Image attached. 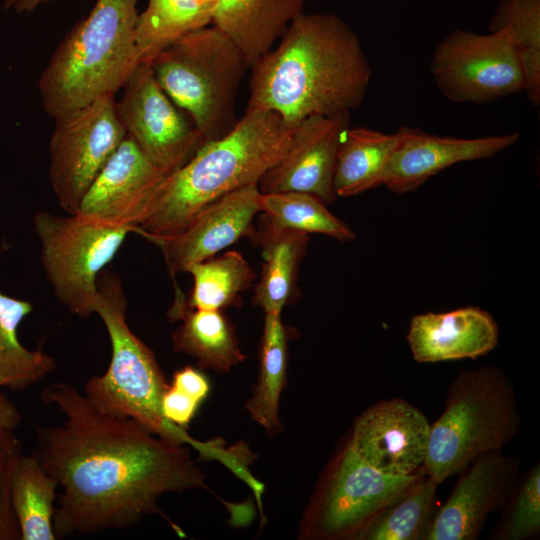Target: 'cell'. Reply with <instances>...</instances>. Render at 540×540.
Returning <instances> with one entry per match:
<instances>
[{
  "instance_id": "6da1fadb",
  "label": "cell",
  "mask_w": 540,
  "mask_h": 540,
  "mask_svg": "<svg viewBox=\"0 0 540 540\" xmlns=\"http://www.w3.org/2000/svg\"><path fill=\"white\" fill-rule=\"evenodd\" d=\"M63 421L34 426L32 454L62 489L54 515L56 538L123 530L161 515L165 493L209 489L190 446L162 438L131 418L97 409L76 387L56 382L41 392Z\"/></svg>"
},
{
  "instance_id": "7a4b0ae2",
  "label": "cell",
  "mask_w": 540,
  "mask_h": 540,
  "mask_svg": "<svg viewBox=\"0 0 540 540\" xmlns=\"http://www.w3.org/2000/svg\"><path fill=\"white\" fill-rule=\"evenodd\" d=\"M250 69L246 111H271L293 128L310 116L350 114L371 80L358 34L332 13L299 14Z\"/></svg>"
},
{
  "instance_id": "3957f363",
  "label": "cell",
  "mask_w": 540,
  "mask_h": 540,
  "mask_svg": "<svg viewBox=\"0 0 540 540\" xmlns=\"http://www.w3.org/2000/svg\"><path fill=\"white\" fill-rule=\"evenodd\" d=\"M293 130L271 111H245L229 132L204 142L183 166L165 177L137 233L145 238L173 235L218 198L258 185L286 152Z\"/></svg>"
},
{
  "instance_id": "277c9868",
  "label": "cell",
  "mask_w": 540,
  "mask_h": 540,
  "mask_svg": "<svg viewBox=\"0 0 540 540\" xmlns=\"http://www.w3.org/2000/svg\"><path fill=\"white\" fill-rule=\"evenodd\" d=\"M101 298L96 314L110 338V364L100 376H92L83 394L102 412L131 418L152 433L186 444L205 459H216L235 471L241 455L222 441H198L187 430L168 421L162 412V397L169 387L154 352L129 328L126 301L120 280L113 274L99 275Z\"/></svg>"
},
{
  "instance_id": "5b68a950",
  "label": "cell",
  "mask_w": 540,
  "mask_h": 540,
  "mask_svg": "<svg viewBox=\"0 0 540 540\" xmlns=\"http://www.w3.org/2000/svg\"><path fill=\"white\" fill-rule=\"evenodd\" d=\"M138 0H96L58 44L38 80L52 119L116 95L140 63Z\"/></svg>"
},
{
  "instance_id": "8992f818",
  "label": "cell",
  "mask_w": 540,
  "mask_h": 540,
  "mask_svg": "<svg viewBox=\"0 0 540 540\" xmlns=\"http://www.w3.org/2000/svg\"><path fill=\"white\" fill-rule=\"evenodd\" d=\"M520 429L515 388L504 370L496 365L462 370L448 386L445 409L430 427L421 469L440 484L480 455L502 450Z\"/></svg>"
},
{
  "instance_id": "52a82bcc",
  "label": "cell",
  "mask_w": 540,
  "mask_h": 540,
  "mask_svg": "<svg viewBox=\"0 0 540 540\" xmlns=\"http://www.w3.org/2000/svg\"><path fill=\"white\" fill-rule=\"evenodd\" d=\"M149 63L160 87L188 116L204 142L234 127L238 88L250 67L219 29L208 25L190 32Z\"/></svg>"
},
{
  "instance_id": "ba28073f",
  "label": "cell",
  "mask_w": 540,
  "mask_h": 540,
  "mask_svg": "<svg viewBox=\"0 0 540 540\" xmlns=\"http://www.w3.org/2000/svg\"><path fill=\"white\" fill-rule=\"evenodd\" d=\"M33 225L43 269L57 299L81 318L96 313L101 298L99 275L135 230L78 213L38 212Z\"/></svg>"
},
{
  "instance_id": "9c48e42d",
  "label": "cell",
  "mask_w": 540,
  "mask_h": 540,
  "mask_svg": "<svg viewBox=\"0 0 540 540\" xmlns=\"http://www.w3.org/2000/svg\"><path fill=\"white\" fill-rule=\"evenodd\" d=\"M421 473L399 477L364 462L347 438L323 469L298 526L301 540H356Z\"/></svg>"
},
{
  "instance_id": "30bf717a",
  "label": "cell",
  "mask_w": 540,
  "mask_h": 540,
  "mask_svg": "<svg viewBox=\"0 0 540 540\" xmlns=\"http://www.w3.org/2000/svg\"><path fill=\"white\" fill-rule=\"evenodd\" d=\"M49 180L59 206L77 212L104 165L126 137L116 95H106L54 118Z\"/></svg>"
},
{
  "instance_id": "8fae6325",
  "label": "cell",
  "mask_w": 540,
  "mask_h": 540,
  "mask_svg": "<svg viewBox=\"0 0 540 540\" xmlns=\"http://www.w3.org/2000/svg\"><path fill=\"white\" fill-rule=\"evenodd\" d=\"M430 72L442 94L456 103H486L525 89L519 55L502 31L453 30L437 44Z\"/></svg>"
},
{
  "instance_id": "7c38bea8",
  "label": "cell",
  "mask_w": 540,
  "mask_h": 540,
  "mask_svg": "<svg viewBox=\"0 0 540 540\" xmlns=\"http://www.w3.org/2000/svg\"><path fill=\"white\" fill-rule=\"evenodd\" d=\"M121 90L116 103L126 135L166 175L204 143L192 121L160 87L149 62H140Z\"/></svg>"
},
{
  "instance_id": "4fadbf2b",
  "label": "cell",
  "mask_w": 540,
  "mask_h": 540,
  "mask_svg": "<svg viewBox=\"0 0 540 540\" xmlns=\"http://www.w3.org/2000/svg\"><path fill=\"white\" fill-rule=\"evenodd\" d=\"M430 427L417 407L390 398L362 411L346 438L357 456L376 470L406 477L418 473L424 464Z\"/></svg>"
},
{
  "instance_id": "5bb4252c",
  "label": "cell",
  "mask_w": 540,
  "mask_h": 540,
  "mask_svg": "<svg viewBox=\"0 0 540 540\" xmlns=\"http://www.w3.org/2000/svg\"><path fill=\"white\" fill-rule=\"evenodd\" d=\"M521 458L484 453L459 472L447 501L422 540H476L490 514L504 508L519 476Z\"/></svg>"
},
{
  "instance_id": "9a60e30c",
  "label": "cell",
  "mask_w": 540,
  "mask_h": 540,
  "mask_svg": "<svg viewBox=\"0 0 540 540\" xmlns=\"http://www.w3.org/2000/svg\"><path fill=\"white\" fill-rule=\"evenodd\" d=\"M166 176L126 135L84 194L76 213L138 232Z\"/></svg>"
},
{
  "instance_id": "2e32d148",
  "label": "cell",
  "mask_w": 540,
  "mask_h": 540,
  "mask_svg": "<svg viewBox=\"0 0 540 540\" xmlns=\"http://www.w3.org/2000/svg\"><path fill=\"white\" fill-rule=\"evenodd\" d=\"M349 116L315 115L296 125L284 155L259 180L260 192L297 191L332 202L336 156Z\"/></svg>"
},
{
  "instance_id": "e0dca14e",
  "label": "cell",
  "mask_w": 540,
  "mask_h": 540,
  "mask_svg": "<svg viewBox=\"0 0 540 540\" xmlns=\"http://www.w3.org/2000/svg\"><path fill=\"white\" fill-rule=\"evenodd\" d=\"M382 179L388 190L405 194L460 162L493 157L519 140L517 132L477 138L438 136L400 127Z\"/></svg>"
},
{
  "instance_id": "ac0fdd59",
  "label": "cell",
  "mask_w": 540,
  "mask_h": 540,
  "mask_svg": "<svg viewBox=\"0 0 540 540\" xmlns=\"http://www.w3.org/2000/svg\"><path fill=\"white\" fill-rule=\"evenodd\" d=\"M257 184L232 191L200 210L179 232L147 239L161 250L172 274L213 257L241 237L253 233L252 220L261 212Z\"/></svg>"
},
{
  "instance_id": "d6986e66",
  "label": "cell",
  "mask_w": 540,
  "mask_h": 540,
  "mask_svg": "<svg viewBox=\"0 0 540 540\" xmlns=\"http://www.w3.org/2000/svg\"><path fill=\"white\" fill-rule=\"evenodd\" d=\"M498 341L493 316L474 306L415 315L407 333L412 356L419 363L476 359L490 353Z\"/></svg>"
},
{
  "instance_id": "ffe728a7",
  "label": "cell",
  "mask_w": 540,
  "mask_h": 540,
  "mask_svg": "<svg viewBox=\"0 0 540 540\" xmlns=\"http://www.w3.org/2000/svg\"><path fill=\"white\" fill-rule=\"evenodd\" d=\"M306 0H214L211 25L241 51L251 68L304 12Z\"/></svg>"
},
{
  "instance_id": "44dd1931",
  "label": "cell",
  "mask_w": 540,
  "mask_h": 540,
  "mask_svg": "<svg viewBox=\"0 0 540 540\" xmlns=\"http://www.w3.org/2000/svg\"><path fill=\"white\" fill-rule=\"evenodd\" d=\"M251 235L261 248L264 261L252 303L265 313L281 314L295 294L297 273L309 234L277 227L264 218L259 231Z\"/></svg>"
},
{
  "instance_id": "7402d4cb",
  "label": "cell",
  "mask_w": 540,
  "mask_h": 540,
  "mask_svg": "<svg viewBox=\"0 0 540 540\" xmlns=\"http://www.w3.org/2000/svg\"><path fill=\"white\" fill-rule=\"evenodd\" d=\"M171 319L182 321L171 335L174 351L191 356L200 368L228 372L247 358L222 311L191 309L185 303Z\"/></svg>"
},
{
  "instance_id": "603a6c76",
  "label": "cell",
  "mask_w": 540,
  "mask_h": 540,
  "mask_svg": "<svg viewBox=\"0 0 540 540\" xmlns=\"http://www.w3.org/2000/svg\"><path fill=\"white\" fill-rule=\"evenodd\" d=\"M288 339L281 314L265 313L258 377L251 396L245 402V409L269 436L283 431L280 398L287 384Z\"/></svg>"
},
{
  "instance_id": "cb8c5ba5",
  "label": "cell",
  "mask_w": 540,
  "mask_h": 540,
  "mask_svg": "<svg viewBox=\"0 0 540 540\" xmlns=\"http://www.w3.org/2000/svg\"><path fill=\"white\" fill-rule=\"evenodd\" d=\"M396 139V132L348 127L336 156L332 181L334 197H352L381 186Z\"/></svg>"
},
{
  "instance_id": "d4e9b609",
  "label": "cell",
  "mask_w": 540,
  "mask_h": 540,
  "mask_svg": "<svg viewBox=\"0 0 540 540\" xmlns=\"http://www.w3.org/2000/svg\"><path fill=\"white\" fill-rule=\"evenodd\" d=\"M32 310L30 301L0 290V389L24 391L56 369L50 355L24 347L18 338V327Z\"/></svg>"
},
{
  "instance_id": "484cf974",
  "label": "cell",
  "mask_w": 540,
  "mask_h": 540,
  "mask_svg": "<svg viewBox=\"0 0 540 540\" xmlns=\"http://www.w3.org/2000/svg\"><path fill=\"white\" fill-rule=\"evenodd\" d=\"M57 481L31 453L22 454L13 472L11 503L17 518L21 540H54L53 522Z\"/></svg>"
},
{
  "instance_id": "4316f807",
  "label": "cell",
  "mask_w": 540,
  "mask_h": 540,
  "mask_svg": "<svg viewBox=\"0 0 540 540\" xmlns=\"http://www.w3.org/2000/svg\"><path fill=\"white\" fill-rule=\"evenodd\" d=\"M214 0H147L137 23L140 62L184 35L211 24Z\"/></svg>"
},
{
  "instance_id": "83f0119b",
  "label": "cell",
  "mask_w": 540,
  "mask_h": 540,
  "mask_svg": "<svg viewBox=\"0 0 540 540\" xmlns=\"http://www.w3.org/2000/svg\"><path fill=\"white\" fill-rule=\"evenodd\" d=\"M438 485L421 469L419 476L365 526L356 540H422L432 519Z\"/></svg>"
},
{
  "instance_id": "f1b7e54d",
  "label": "cell",
  "mask_w": 540,
  "mask_h": 540,
  "mask_svg": "<svg viewBox=\"0 0 540 540\" xmlns=\"http://www.w3.org/2000/svg\"><path fill=\"white\" fill-rule=\"evenodd\" d=\"M193 277L191 295L186 306L191 309L224 310L240 306V294L248 289L255 274L238 251L193 263L186 271Z\"/></svg>"
},
{
  "instance_id": "f546056e",
  "label": "cell",
  "mask_w": 540,
  "mask_h": 540,
  "mask_svg": "<svg viewBox=\"0 0 540 540\" xmlns=\"http://www.w3.org/2000/svg\"><path fill=\"white\" fill-rule=\"evenodd\" d=\"M490 32L502 31L515 47L524 72L530 103H540V0H501L489 23Z\"/></svg>"
},
{
  "instance_id": "4dcf8cb0",
  "label": "cell",
  "mask_w": 540,
  "mask_h": 540,
  "mask_svg": "<svg viewBox=\"0 0 540 540\" xmlns=\"http://www.w3.org/2000/svg\"><path fill=\"white\" fill-rule=\"evenodd\" d=\"M260 207L271 224L303 233H318L341 242L354 240L353 230L320 198L304 192L261 193Z\"/></svg>"
},
{
  "instance_id": "1f68e13d",
  "label": "cell",
  "mask_w": 540,
  "mask_h": 540,
  "mask_svg": "<svg viewBox=\"0 0 540 540\" xmlns=\"http://www.w3.org/2000/svg\"><path fill=\"white\" fill-rule=\"evenodd\" d=\"M502 516L491 533L496 540H528L540 532V465L519 474Z\"/></svg>"
},
{
  "instance_id": "d6a6232c",
  "label": "cell",
  "mask_w": 540,
  "mask_h": 540,
  "mask_svg": "<svg viewBox=\"0 0 540 540\" xmlns=\"http://www.w3.org/2000/svg\"><path fill=\"white\" fill-rule=\"evenodd\" d=\"M23 454L14 431L0 429V540H21V531L11 503V481Z\"/></svg>"
},
{
  "instance_id": "836d02e7",
  "label": "cell",
  "mask_w": 540,
  "mask_h": 540,
  "mask_svg": "<svg viewBox=\"0 0 540 540\" xmlns=\"http://www.w3.org/2000/svg\"><path fill=\"white\" fill-rule=\"evenodd\" d=\"M161 405L162 412L168 421L187 429L198 410L200 402L169 384L163 394Z\"/></svg>"
},
{
  "instance_id": "e575fe53",
  "label": "cell",
  "mask_w": 540,
  "mask_h": 540,
  "mask_svg": "<svg viewBox=\"0 0 540 540\" xmlns=\"http://www.w3.org/2000/svg\"><path fill=\"white\" fill-rule=\"evenodd\" d=\"M171 385L198 402L208 395L210 385L206 376L192 366H185L173 374Z\"/></svg>"
},
{
  "instance_id": "d590c367",
  "label": "cell",
  "mask_w": 540,
  "mask_h": 540,
  "mask_svg": "<svg viewBox=\"0 0 540 540\" xmlns=\"http://www.w3.org/2000/svg\"><path fill=\"white\" fill-rule=\"evenodd\" d=\"M22 414L11 399L0 391V429L14 431L21 423Z\"/></svg>"
},
{
  "instance_id": "8d00e7d4",
  "label": "cell",
  "mask_w": 540,
  "mask_h": 540,
  "mask_svg": "<svg viewBox=\"0 0 540 540\" xmlns=\"http://www.w3.org/2000/svg\"><path fill=\"white\" fill-rule=\"evenodd\" d=\"M4 8L18 14L32 13L53 0H0Z\"/></svg>"
}]
</instances>
